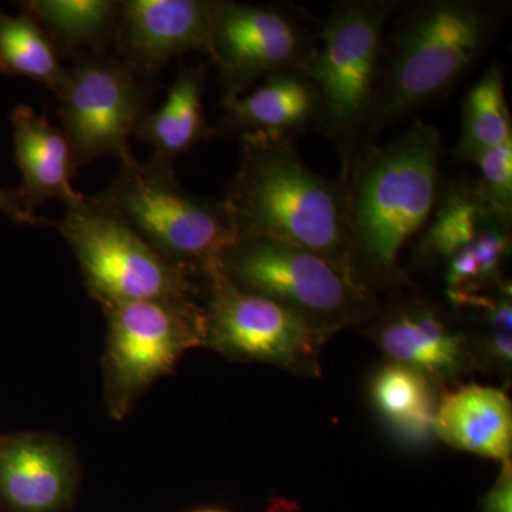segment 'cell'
Wrapping results in <instances>:
<instances>
[{
  "label": "cell",
  "instance_id": "cell-1",
  "mask_svg": "<svg viewBox=\"0 0 512 512\" xmlns=\"http://www.w3.org/2000/svg\"><path fill=\"white\" fill-rule=\"evenodd\" d=\"M441 157V133L423 121L357 154L343 184L346 231L353 272L370 291L400 281V252L424 231L439 201Z\"/></svg>",
  "mask_w": 512,
  "mask_h": 512
},
{
  "label": "cell",
  "instance_id": "cell-2",
  "mask_svg": "<svg viewBox=\"0 0 512 512\" xmlns=\"http://www.w3.org/2000/svg\"><path fill=\"white\" fill-rule=\"evenodd\" d=\"M400 10L384 40L362 148L446 97L483 59L507 18V5L494 0H417Z\"/></svg>",
  "mask_w": 512,
  "mask_h": 512
},
{
  "label": "cell",
  "instance_id": "cell-3",
  "mask_svg": "<svg viewBox=\"0 0 512 512\" xmlns=\"http://www.w3.org/2000/svg\"><path fill=\"white\" fill-rule=\"evenodd\" d=\"M239 138L241 160L222 200L237 234L308 249L357 279L340 181L303 163L292 136L252 133Z\"/></svg>",
  "mask_w": 512,
  "mask_h": 512
},
{
  "label": "cell",
  "instance_id": "cell-4",
  "mask_svg": "<svg viewBox=\"0 0 512 512\" xmlns=\"http://www.w3.org/2000/svg\"><path fill=\"white\" fill-rule=\"evenodd\" d=\"M402 0H340L318 23V45L303 73L318 94L315 126L335 147L345 184L363 137L384 45V29Z\"/></svg>",
  "mask_w": 512,
  "mask_h": 512
},
{
  "label": "cell",
  "instance_id": "cell-5",
  "mask_svg": "<svg viewBox=\"0 0 512 512\" xmlns=\"http://www.w3.org/2000/svg\"><path fill=\"white\" fill-rule=\"evenodd\" d=\"M97 198L140 235L165 261L211 282L237 229L224 201L185 190L174 164L151 157L120 164Z\"/></svg>",
  "mask_w": 512,
  "mask_h": 512
},
{
  "label": "cell",
  "instance_id": "cell-6",
  "mask_svg": "<svg viewBox=\"0 0 512 512\" xmlns=\"http://www.w3.org/2000/svg\"><path fill=\"white\" fill-rule=\"evenodd\" d=\"M218 275L281 303L329 335L379 312L375 293L362 282L323 256L276 239L238 235L221 256Z\"/></svg>",
  "mask_w": 512,
  "mask_h": 512
},
{
  "label": "cell",
  "instance_id": "cell-7",
  "mask_svg": "<svg viewBox=\"0 0 512 512\" xmlns=\"http://www.w3.org/2000/svg\"><path fill=\"white\" fill-rule=\"evenodd\" d=\"M59 221L84 285L101 305L134 301H194L190 275L165 261L119 215L84 195Z\"/></svg>",
  "mask_w": 512,
  "mask_h": 512
},
{
  "label": "cell",
  "instance_id": "cell-8",
  "mask_svg": "<svg viewBox=\"0 0 512 512\" xmlns=\"http://www.w3.org/2000/svg\"><path fill=\"white\" fill-rule=\"evenodd\" d=\"M107 318L104 377L114 419L131 407L185 352L205 345L204 308L195 301H134L103 306Z\"/></svg>",
  "mask_w": 512,
  "mask_h": 512
},
{
  "label": "cell",
  "instance_id": "cell-9",
  "mask_svg": "<svg viewBox=\"0 0 512 512\" xmlns=\"http://www.w3.org/2000/svg\"><path fill=\"white\" fill-rule=\"evenodd\" d=\"M318 45V25L293 5H247L212 0L207 49L224 100L259 80L305 69Z\"/></svg>",
  "mask_w": 512,
  "mask_h": 512
},
{
  "label": "cell",
  "instance_id": "cell-10",
  "mask_svg": "<svg viewBox=\"0 0 512 512\" xmlns=\"http://www.w3.org/2000/svg\"><path fill=\"white\" fill-rule=\"evenodd\" d=\"M66 87L59 99L62 130L77 165L104 157L133 161L130 138L148 113L150 82L107 52L72 56Z\"/></svg>",
  "mask_w": 512,
  "mask_h": 512
},
{
  "label": "cell",
  "instance_id": "cell-11",
  "mask_svg": "<svg viewBox=\"0 0 512 512\" xmlns=\"http://www.w3.org/2000/svg\"><path fill=\"white\" fill-rule=\"evenodd\" d=\"M205 345L239 362L319 375L329 333L281 303L239 289L218 275L207 284Z\"/></svg>",
  "mask_w": 512,
  "mask_h": 512
},
{
  "label": "cell",
  "instance_id": "cell-12",
  "mask_svg": "<svg viewBox=\"0 0 512 512\" xmlns=\"http://www.w3.org/2000/svg\"><path fill=\"white\" fill-rule=\"evenodd\" d=\"M212 0H123L117 59L150 82L174 57L205 53Z\"/></svg>",
  "mask_w": 512,
  "mask_h": 512
},
{
  "label": "cell",
  "instance_id": "cell-13",
  "mask_svg": "<svg viewBox=\"0 0 512 512\" xmlns=\"http://www.w3.org/2000/svg\"><path fill=\"white\" fill-rule=\"evenodd\" d=\"M76 458L50 434L0 437V494L19 512H57L72 498Z\"/></svg>",
  "mask_w": 512,
  "mask_h": 512
},
{
  "label": "cell",
  "instance_id": "cell-14",
  "mask_svg": "<svg viewBox=\"0 0 512 512\" xmlns=\"http://www.w3.org/2000/svg\"><path fill=\"white\" fill-rule=\"evenodd\" d=\"M373 339L393 363L434 379L456 376L470 360L467 336L429 302L392 306L373 328Z\"/></svg>",
  "mask_w": 512,
  "mask_h": 512
},
{
  "label": "cell",
  "instance_id": "cell-15",
  "mask_svg": "<svg viewBox=\"0 0 512 512\" xmlns=\"http://www.w3.org/2000/svg\"><path fill=\"white\" fill-rule=\"evenodd\" d=\"M15 160L22 173L20 197L36 212L46 201L63 202L64 207L84 197L73 188L79 165L62 128L53 126L32 107L19 104L12 111Z\"/></svg>",
  "mask_w": 512,
  "mask_h": 512
},
{
  "label": "cell",
  "instance_id": "cell-16",
  "mask_svg": "<svg viewBox=\"0 0 512 512\" xmlns=\"http://www.w3.org/2000/svg\"><path fill=\"white\" fill-rule=\"evenodd\" d=\"M224 113L215 136L252 133L285 134L305 130L318 116V94L301 70H286L265 77L255 89L222 100Z\"/></svg>",
  "mask_w": 512,
  "mask_h": 512
},
{
  "label": "cell",
  "instance_id": "cell-17",
  "mask_svg": "<svg viewBox=\"0 0 512 512\" xmlns=\"http://www.w3.org/2000/svg\"><path fill=\"white\" fill-rule=\"evenodd\" d=\"M434 433L444 443L503 463L512 450V406L503 390L467 384L447 393L434 416Z\"/></svg>",
  "mask_w": 512,
  "mask_h": 512
},
{
  "label": "cell",
  "instance_id": "cell-18",
  "mask_svg": "<svg viewBox=\"0 0 512 512\" xmlns=\"http://www.w3.org/2000/svg\"><path fill=\"white\" fill-rule=\"evenodd\" d=\"M208 66L205 63L181 66L160 109L148 111L134 137L153 148V157L174 161L202 141L215 136L205 114L204 96Z\"/></svg>",
  "mask_w": 512,
  "mask_h": 512
},
{
  "label": "cell",
  "instance_id": "cell-19",
  "mask_svg": "<svg viewBox=\"0 0 512 512\" xmlns=\"http://www.w3.org/2000/svg\"><path fill=\"white\" fill-rule=\"evenodd\" d=\"M20 5L45 30L60 57L107 52L121 12L116 0H29Z\"/></svg>",
  "mask_w": 512,
  "mask_h": 512
},
{
  "label": "cell",
  "instance_id": "cell-20",
  "mask_svg": "<svg viewBox=\"0 0 512 512\" xmlns=\"http://www.w3.org/2000/svg\"><path fill=\"white\" fill-rule=\"evenodd\" d=\"M370 392L380 416L404 439L426 440L434 433L437 406L423 373L392 363L376 373Z\"/></svg>",
  "mask_w": 512,
  "mask_h": 512
},
{
  "label": "cell",
  "instance_id": "cell-21",
  "mask_svg": "<svg viewBox=\"0 0 512 512\" xmlns=\"http://www.w3.org/2000/svg\"><path fill=\"white\" fill-rule=\"evenodd\" d=\"M461 120V136L454 157L463 163H476L487 151L512 140L511 113L501 64H491L468 90Z\"/></svg>",
  "mask_w": 512,
  "mask_h": 512
},
{
  "label": "cell",
  "instance_id": "cell-22",
  "mask_svg": "<svg viewBox=\"0 0 512 512\" xmlns=\"http://www.w3.org/2000/svg\"><path fill=\"white\" fill-rule=\"evenodd\" d=\"M0 74L28 77L45 84L59 97L66 87L69 70L32 16L25 12L13 16L0 8Z\"/></svg>",
  "mask_w": 512,
  "mask_h": 512
},
{
  "label": "cell",
  "instance_id": "cell-23",
  "mask_svg": "<svg viewBox=\"0 0 512 512\" xmlns=\"http://www.w3.org/2000/svg\"><path fill=\"white\" fill-rule=\"evenodd\" d=\"M474 164L478 192L495 210L512 217V140L487 151Z\"/></svg>",
  "mask_w": 512,
  "mask_h": 512
},
{
  "label": "cell",
  "instance_id": "cell-24",
  "mask_svg": "<svg viewBox=\"0 0 512 512\" xmlns=\"http://www.w3.org/2000/svg\"><path fill=\"white\" fill-rule=\"evenodd\" d=\"M0 214H5L15 224L29 225V227L52 224V221L30 211L18 190H9V188L0 187Z\"/></svg>",
  "mask_w": 512,
  "mask_h": 512
},
{
  "label": "cell",
  "instance_id": "cell-25",
  "mask_svg": "<svg viewBox=\"0 0 512 512\" xmlns=\"http://www.w3.org/2000/svg\"><path fill=\"white\" fill-rule=\"evenodd\" d=\"M484 512H512V466L510 460L503 461L500 476L483 500Z\"/></svg>",
  "mask_w": 512,
  "mask_h": 512
},
{
  "label": "cell",
  "instance_id": "cell-26",
  "mask_svg": "<svg viewBox=\"0 0 512 512\" xmlns=\"http://www.w3.org/2000/svg\"><path fill=\"white\" fill-rule=\"evenodd\" d=\"M195 512H225L220 510H201V511H195Z\"/></svg>",
  "mask_w": 512,
  "mask_h": 512
}]
</instances>
